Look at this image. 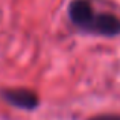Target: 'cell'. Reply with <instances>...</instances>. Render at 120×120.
<instances>
[{"instance_id": "obj_2", "label": "cell", "mask_w": 120, "mask_h": 120, "mask_svg": "<svg viewBox=\"0 0 120 120\" xmlns=\"http://www.w3.org/2000/svg\"><path fill=\"white\" fill-rule=\"evenodd\" d=\"M0 96L6 103L18 109L34 111L40 105L38 94L29 88H3L0 91Z\"/></svg>"}, {"instance_id": "obj_1", "label": "cell", "mask_w": 120, "mask_h": 120, "mask_svg": "<svg viewBox=\"0 0 120 120\" xmlns=\"http://www.w3.org/2000/svg\"><path fill=\"white\" fill-rule=\"evenodd\" d=\"M67 14L71 24L82 32L100 37L120 35V18L111 12L96 14L90 0H71Z\"/></svg>"}, {"instance_id": "obj_3", "label": "cell", "mask_w": 120, "mask_h": 120, "mask_svg": "<svg viewBox=\"0 0 120 120\" xmlns=\"http://www.w3.org/2000/svg\"><path fill=\"white\" fill-rule=\"evenodd\" d=\"M88 120H120V114H99Z\"/></svg>"}]
</instances>
